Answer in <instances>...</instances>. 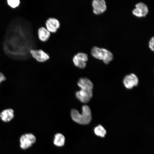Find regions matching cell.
Listing matches in <instances>:
<instances>
[{"label":"cell","instance_id":"1","mask_svg":"<svg viewBox=\"0 0 154 154\" xmlns=\"http://www.w3.org/2000/svg\"><path fill=\"white\" fill-rule=\"evenodd\" d=\"M29 22L16 18L9 25L4 42V49L10 57L17 59H26L31 50L32 40Z\"/></svg>","mask_w":154,"mask_h":154},{"label":"cell","instance_id":"2","mask_svg":"<svg viewBox=\"0 0 154 154\" xmlns=\"http://www.w3.org/2000/svg\"><path fill=\"white\" fill-rule=\"evenodd\" d=\"M77 84L81 89L76 92V97L82 103L88 102L93 96V83L87 78H81L79 80Z\"/></svg>","mask_w":154,"mask_h":154},{"label":"cell","instance_id":"3","mask_svg":"<svg viewBox=\"0 0 154 154\" xmlns=\"http://www.w3.org/2000/svg\"><path fill=\"white\" fill-rule=\"evenodd\" d=\"M71 115L72 119L74 121L81 124H88L92 120L90 109L89 107L86 105L83 106L81 114L77 110L73 109L71 111Z\"/></svg>","mask_w":154,"mask_h":154},{"label":"cell","instance_id":"4","mask_svg":"<svg viewBox=\"0 0 154 154\" xmlns=\"http://www.w3.org/2000/svg\"><path fill=\"white\" fill-rule=\"evenodd\" d=\"M92 55L95 58L102 60L106 64H108L113 59V54L110 51L96 46L93 47L91 50Z\"/></svg>","mask_w":154,"mask_h":154},{"label":"cell","instance_id":"5","mask_svg":"<svg viewBox=\"0 0 154 154\" xmlns=\"http://www.w3.org/2000/svg\"><path fill=\"white\" fill-rule=\"evenodd\" d=\"M36 141V137L33 134L31 133L24 134L20 138V147L23 149H27L31 147Z\"/></svg>","mask_w":154,"mask_h":154},{"label":"cell","instance_id":"6","mask_svg":"<svg viewBox=\"0 0 154 154\" xmlns=\"http://www.w3.org/2000/svg\"><path fill=\"white\" fill-rule=\"evenodd\" d=\"M88 59L87 54L83 52H79L75 55L73 58L74 65L80 68H84L86 66V62Z\"/></svg>","mask_w":154,"mask_h":154},{"label":"cell","instance_id":"7","mask_svg":"<svg viewBox=\"0 0 154 154\" xmlns=\"http://www.w3.org/2000/svg\"><path fill=\"white\" fill-rule=\"evenodd\" d=\"M135 8L132 11V13L136 16L141 17H145L148 13L149 11L147 6L145 3L139 2L136 4Z\"/></svg>","mask_w":154,"mask_h":154},{"label":"cell","instance_id":"8","mask_svg":"<svg viewBox=\"0 0 154 154\" xmlns=\"http://www.w3.org/2000/svg\"><path fill=\"white\" fill-rule=\"evenodd\" d=\"M92 5L93 12L96 15H100L104 13L106 9V2L104 0H94Z\"/></svg>","mask_w":154,"mask_h":154},{"label":"cell","instance_id":"9","mask_svg":"<svg viewBox=\"0 0 154 154\" xmlns=\"http://www.w3.org/2000/svg\"><path fill=\"white\" fill-rule=\"evenodd\" d=\"M30 53L32 56L39 62H45L49 58L48 54L42 50L31 49Z\"/></svg>","mask_w":154,"mask_h":154},{"label":"cell","instance_id":"10","mask_svg":"<svg viewBox=\"0 0 154 154\" xmlns=\"http://www.w3.org/2000/svg\"><path fill=\"white\" fill-rule=\"evenodd\" d=\"M138 82L137 77L133 74L126 76L123 80L125 86L128 89H131L134 86L137 85Z\"/></svg>","mask_w":154,"mask_h":154},{"label":"cell","instance_id":"11","mask_svg":"<svg viewBox=\"0 0 154 154\" xmlns=\"http://www.w3.org/2000/svg\"><path fill=\"white\" fill-rule=\"evenodd\" d=\"M46 28L50 33H54L56 32L60 27L59 21L54 18H50L46 21Z\"/></svg>","mask_w":154,"mask_h":154},{"label":"cell","instance_id":"12","mask_svg":"<svg viewBox=\"0 0 154 154\" xmlns=\"http://www.w3.org/2000/svg\"><path fill=\"white\" fill-rule=\"evenodd\" d=\"M14 117V111L11 108L4 110L0 113L1 120L5 122L11 121Z\"/></svg>","mask_w":154,"mask_h":154},{"label":"cell","instance_id":"13","mask_svg":"<svg viewBox=\"0 0 154 154\" xmlns=\"http://www.w3.org/2000/svg\"><path fill=\"white\" fill-rule=\"evenodd\" d=\"M50 33L45 28L41 27L38 30L39 38L41 41L45 42L47 40L50 36Z\"/></svg>","mask_w":154,"mask_h":154},{"label":"cell","instance_id":"14","mask_svg":"<svg viewBox=\"0 0 154 154\" xmlns=\"http://www.w3.org/2000/svg\"><path fill=\"white\" fill-rule=\"evenodd\" d=\"M65 141V137L62 134L57 133L55 135L54 141L55 145L57 146H62L64 145Z\"/></svg>","mask_w":154,"mask_h":154},{"label":"cell","instance_id":"15","mask_svg":"<svg viewBox=\"0 0 154 154\" xmlns=\"http://www.w3.org/2000/svg\"><path fill=\"white\" fill-rule=\"evenodd\" d=\"M94 131L96 135L101 137H104L106 133V130L101 125H99L96 127Z\"/></svg>","mask_w":154,"mask_h":154},{"label":"cell","instance_id":"16","mask_svg":"<svg viewBox=\"0 0 154 154\" xmlns=\"http://www.w3.org/2000/svg\"><path fill=\"white\" fill-rule=\"evenodd\" d=\"M7 3L10 7L14 8L19 5L20 1L19 0H8Z\"/></svg>","mask_w":154,"mask_h":154},{"label":"cell","instance_id":"17","mask_svg":"<svg viewBox=\"0 0 154 154\" xmlns=\"http://www.w3.org/2000/svg\"><path fill=\"white\" fill-rule=\"evenodd\" d=\"M154 37L151 38L149 42V47L150 49L152 51L154 50Z\"/></svg>","mask_w":154,"mask_h":154},{"label":"cell","instance_id":"18","mask_svg":"<svg viewBox=\"0 0 154 154\" xmlns=\"http://www.w3.org/2000/svg\"><path fill=\"white\" fill-rule=\"evenodd\" d=\"M6 78L4 75L0 72V83L6 80Z\"/></svg>","mask_w":154,"mask_h":154}]
</instances>
